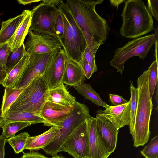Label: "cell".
<instances>
[{"mask_svg": "<svg viewBox=\"0 0 158 158\" xmlns=\"http://www.w3.org/2000/svg\"><path fill=\"white\" fill-rule=\"evenodd\" d=\"M87 119L70 135L63 144L60 152H66L74 158H88L89 150Z\"/></svg>", "mask_w": 158, "mask_h": 158, "instance_id": "8", "label": "cell"}, {"mask_svg": "<svg viewBox=\"0 0 158 158\" xmlns=\"http://www.w3.org/2000/svg\"><path fill=\"white\" fill-rule=\"evenodd\" d=\"M30 137L28 133L25 132L9 138L7 142L12 147L15 153L22 152L27 140Z\"/></svg>", "mask_w": 158, "mask_h": 158, "instance_id": "26", "label": "cell"}, {"mask_svg": "<svg viewBox=\"0 0 158 158\" xmlns=\"http://www.w3.org/2000/svg\"><path fill=\"white\" fill-rule=\"evenodd\" d=\"M41 1L40 0H18L17 1L19 4L23 5L29 4H30L37 2Z\"/></svg>", "mask_w": 158, "mask_h": 158, "instance_id": "42", "label": "cell"}, {"mask_svg": "<svg viewBox=\"0 0 158 158\" xmlns=\"http://www.w3.org/2000/svg\"><path fill=\"white\" fill-rule=\"evenodd\" d=\"M158 27L155 30V57L156 60L158 61L157 58V47H158Z\"/></svg>", "mask_w": 158, "mask_h": 158, "instance_id": "41", "label": "cell"}, {"mask_svg": "<svg viewBox=\"0 0 158 158\" xmlns=\"http://www.w3.org/2000/svg\"><path fill=\"white\" fill-rule=\"evenodd\" d=\"M30 54L26 53L22 59L16 65L6 72V77L2 84L6 88L14 87L27 65Z\"/></svg>", "mask_w": 158, "mask_h": 158, "instance_id": "21", "label": "cell"}, {"mask_svg": "<svg viewBox=\"0 0 158 158\" xmlns=\"http://www.w3.org/2000/svg\"><path fill=\"white\" fill-rule=\"evenodd\" d=\"M7 139L2 134L0 135V158H5V146Z\"/></svg>", "mask_w": 158, "mask_h": 158, "instance_id": "38", "label": "cell"}, {"mask_svg": "<svg viewBox=\"0 0 158 158\" xmlns=\"http://www.w3.org/2000/svg\"><path fill=\"white\" fill-rule=\"evenodd\" d=\"M109 98L112 106L122 105L128 102V101L125 99L122 96L117 95L110 94Z\"/></svg>", "mask_w": 158, "mask_h": 158, "instance_id": "36", "label": "cell"}, {"mask_svg": "<svg viewBox=\"0 0 158 158\" xmlns=\"http://www.w3.org/2000/svg\"><path fill=\"white\" fill-rule=\"evenodd\" d=\"M78 63L81 67L85 76L87 79H89L94 73L91 65L82 58Z\"/></svg>", "mask_w": 158, "mask_h": 158, "instance_id": "34", "label": "cell"}, {"mask_svg": "<svg viewBox=\"0 0 158 158\" xmlns=\"http://www.w3.org/2000/svg\"><path fill=\"white\" fill-rule=\"evenodd\" d=\"M147 10L152 16L158 20V0H147Z\"/></svg>", "mask_w": 158, "mask_h": 158, "instance_id": "33", "label": "cell"}, {"mask_svg": "<svg viewBox=\"0 0 158 158\" xmlns=\"http://www.w3.org/2000/svg\"><path fill=\"white\" fill-rule=\"evenodd\" d=\"M149 70L148 86L150 96L152 99L155 87L157 83L158 61L155 60L148 69Z\"/></svg>", "mask_w": 158, "mask_h": 158, "instance_id": "29", "label": "cell"}, {"mask_svg": "<svg viewBox=\"0 0 158 158\" xmlns=\"http://www.w3.org/2000/svg\"><path fill=\"white\" fill-rule=\"evenodd\" d=\"M28 10H25L18 15L2 22L0 30V45L9 42Z\"/></svg>", "mask_w": 158, "mask_h": 158, "instance_id": "19", "label": "cell"}, {"mask_svg": "<svg viewBox=\"0 0 158 158\" xmlns=\"http://www.w3.org/2000/svg\"><path fill=\"white\" fill-rule=\"evenodd\" d=\"M28 37L24 46L30 54H43L62 48L58 39L49 34L33 31L28 32Z\"/></svg>", "mask_w": 158, "mask_h": 158, "instance_id": "10", "label": "cell"}, {"mask_svg": "<svg viewBox=\"0 0 158 158\" xmlns=\"http://www.w3.org/2000/svg\"><path fill=\"white\" fill-rule=\"evenodd\" d=\"M85 80L83 71L78 63L68 58L61 83L73 87Z\"/></svg>", "mask_w": 158, "mask_h": 158, "instance_id": "16", "label": "cell"}, {"mask_svg": "<svg viewBox=\"0 0 158 158\" xmlns=\"http://www.w3.org/2000/svg\"><path fill=\"white\" fill-rule=\"evenodd\" d=\"M59 49L47 53L30 54L28 64L14 87L19 88L24 87L36 77L42 76Z\"/></svg>", "mask_w": 158, "mask_h": 158, "instance_id": "9", "label": "cell"}, {"mask_svg": "<svg viewBox=\"0 0 158 158\" xmlns=\"http://www.w3.org/2000/svg\"><path fill=\"white\" fill-rule=\"evenodd\" d=\"M103 0H67L65 3L82 31L89 49L96 52L107 40L110 29L106 20L96 12Z\"/></svg>", "mask_w": 158, "mask_h": 158, "instance_id": "1", "label": "cell"}, {"mask_svg": "<svg viewBox=\"0 0 158 158\" xmlns=\"http://www.w3.org/2000/svg\"><path fill=\"white\" fill-rule=\"evenodd\" d=\"M107 118L118 129L129 125L130 121V101L117 106L108 105L104 110L97 111Z\"/></svg>", "mask_w": 158, "mask_h": 158, "instance_id": "15", "label": "cell"}, {"mask_svg": "<svg viewBox=\"0 0 158 158\" xmlns=\"http://www.w3.org/2000/svg\"><path fill=\"white\" fill-rule=\"evenodd\" d=\"M6 75L5 68L0 64V84H2Z\"/></svg>", "mask_w": 158, "mask_h": 158, "instance_id": "39", "label": "cell"}, {"mask_svg": "<svg viewBox=\"0 0 158 158\" xmlns=\"http://www.w3.org/2000/svg\"><path fill=\"white\" fill-rule=\"evenodd\" d=\"M62 16L64 31L59 39L67 58L78 63L87 46L84 35L65 3L58 7Z\"/></svg>", "mask_w": 158, "mask_h": 158, "instance_id": "4", "label": "cell"}, {"mask_svg": "<svg viewBox=\"0 0 158 158\" xmlns=\"http://www.w3.org/2000/svg\"><path fill=\"white\" fill-rule=\"evenodd\" d=\"M26 53L24 44L10 52L7 58L6 67V72L16 65Z\"/></svg>", "mask_w": 158, "mask_h": 158, "instance_id": "27", "label": "cell"}, {"mask_svg": "<svg viewBox=\"0 0 158 158\" xmlns=\"http://www.w3.org/2000/svg\"><path fill=\"white\" fill-rule=\"evenodd\" d=\"M96 52L90 50L87 46L82 58L84 59L92 67L94 72L97 70V66L95 60V56Z\"/></svg>", "mask_w": 158, "mask_h": 158, "instance_id": "32", "label": "cell"}, {"mask_svg": "<svg viewBox=\"0 0 158 158\" xmlns=\"http://www.w3.org/2000/svg\"><path fill=\"white\" fill-rule=\"evenodd\" d=\"M67 59L63 49L60 48L48 65L42 77L49 89L55 88L62 83Z\"/></svg>", "mask_w": 158, "mask_h": 158, "instance_id": "12", "label": "cell"}, {"mask_svg": "<svg viewBox=\"0 0 158 158\" xmlns=\"http://www.w3.org/2000/svg\"><path fill=\"white\" fill-rule=\"evenodd\" d=\"M31 11V16L29 31L44 33L57 38L54 27L56 19L60 14L58 8L41 2Z\"/></svg>", "mask_w": 158, "mask_h": 158, "instance_id": "7", "label": "cell"}, {"mask_svg": "<svg viewBox=\"0 0 158 158\" xmlns=\"http://www.w3.org/2000/svg\"><path fill=\"white\" fill-rule=\"evenodd\" d=\"M48 90L42 76L36 77L27 85L9 110L2 116L12 113L22 112L39 114L47 100Z\"/></svg>", "mask_w": 158, "mask_h": 158, "instance_id": "5", "label": "cell"}, {"mask_svg": "<svg viewBox=\"0 0 158 158\" xmlns=\"http://www.w3.org/2000/svg\"><path fill=\"white\" fill-rule=\"evenodd\" d=\"M121 16L122 22L120 35L125 38H135L154 29L152 17L141 0L125 1Z\"/></svg>", "mask_w": 158, "mask_h": 158, "instance_id": "3", "label": "cell"}, {"mask_svg": "<svg viewBox=\"0 0 158 158\" xmlns=\"http://www.w3.org/2000/svg\"><path fill=\"white\" fill-rule=\"evenodd\" d=\"M74 108V106H65L46 101L39 115L44 120V125L60 128L71 114Z\"/></svg>", "mask_w": 158, "mask_h": 158, "instance_id": "11", "label": "cell"}, {"mask_svg": "<svg viewBox=\"0 0 158 158\" xmlns=\"http://www.w3.org/2000/svg\"><path fill=\"white\" fill-rule=\"evenodd\" d=\"M47 101L65 106H73L77 102L62 83L48 90Z\"/></svg>", "mask_w": 158, "mask_h": 158, "instance_id": "18", "label": "cell"}, {"mask_svg": "<svg viewBox=\"0 0 158 158\" xmlns=\"http://www.w3.org/2000/svg\"><path fill=\"white\" fill-rule=\"evenodd\" d=\"M54 28L57 38L59 40L62 37L64 31L63 23L61 14L56 19Z\"/></svg>", "mask_w": 158, "mask_h": 158, "instance_id": "35", "label": "cell"}, {"mask_svg": "<svg viewBox=\"0 0 158 158\" xmlns=\"http://www.w3.org/2000/svg\"><path fill=\"white\" fill-rule=\"evenodd\" d=\"M52 158H66L62 156V155H57L53 156V157Z\"/></svg>", "mask_w": 158, "mask_h": 158, "instance_id": "44", "label": "cell"}, {"mask_svg": "<svg viewBox=\"0 0 158 158\" xmlns=\"http://www.w3.org/2000/svg\"><path fill=\"white\" fill-rule=\"evenodd\" d=\"M41 1L42 3L55 6L60 5L63 2V0H44Z\"/></svg>", "mask_w": 158, "mask_h": 158, "instance_id": "40", "label": "cell"}, {"mask_svg": "<svg viewBox=\"0 0 158 158\" xmlns=\"http://www.w3.org/2000/svg\"><path fill=\"white\" fill-rule=\"evenodd\" d=\"M130 121L129 125L130 133L132 135L137 110L138 98V90L133 85V82L130 81Z\"/></svg>", "mask_w": 158, "mask_h": 158, "instance_id": "25", "label": "cell"}, {"mask_svg": "<svg viewBox=\"0 0 158 158\" xmlns=\"http://www.w3.org/2000/svg\"><path fill=\"white\" fill-rule=\"evenodd\" d=\"M29 123L24 122H12L2 126L1 128L3 130L2 134L6 139L15 135L16 133L21 130L30 126Z\"/></svg>", "mask_w": 158, "mask_h": 158, "instance_id": "28", "label": "cell"}, {"mask_svg": "<svg viewBox=\"0 0 158 158\" xmlns=\"http://www.w3.org/2000/svg\"><path fill=\"white\" fill-rule=\"evenodd\" d=\"M149 70L145 71L137 80L138 98L133 133L135 147L143 146L148 142L150 134L149 124L153 104L148 86Z\"/></svg>", "mask_w": 158, "mask_h": 158, "instance_id": "2", "label": "cell"}, {"mask_svg": "<svg viewBox=\"0 0 158 158\" xmlns=\"http://www.w3.org/2000/svg\"><path fill=\"white\" fill-rule=\"evenodd\" d=\"M60 130V128L52 127L43 133L35 136L30 137L24 147V150L30 151L43 149L53 140Z\"/></svg>", "mask_w": 158, "mask_h": 158, "instance_id": "17", "label": "cell"}, {"mask_svg": "<svg viewBox=\"0 0 158 158\" xmlns=\"http://www.w3.org/2000/svg\"><path fill=\"white\" fill-rule=\"evenodd\" d=\"M95 118L98 133L110 154L116 149L119 129L107 118L99 113H97Z\"/></svg>", "mask_w": 158, "mask_h": 158, "instance_id": "13", "label": "cell"}, {"mask_svg": "<svg viewBox=\"0 0 158 158\" xmlns=\"http://www.w3.org/2000/svg\"><path fill=\"white\" fill-rule=\"evenodd\" d=\"M123 0H110V3L111 5L114 7H118L121 4Z\"/></svg>", "mask_w": 158, "mask_h": 158, "instance_id": "43", "label": "cell"}, {"mask_svg": "<svg viewBox=\"0 0 158 158\" xmlns=\"http://www.w3.org/2000/svg\"><path fill=\"white\" fill-rule=\"evenodd\" d=\"M140 152L145 158H158V135L153 138Z\"/></svg>", "mask_w": 158, "mask_h": 158, "instance_id": "30", "label": "cell"}, {"mask_svg": "<svg viewBox=\"0 0 158 158\" xmlns=\"http://www.w3.org/2000/svg\"><path fill=\"white\" fill-rule=\"evenodd\" d=\"M155 39L154 34L135 38L117 48L110 63V65L121 75L124 70V63L128 59L136 56L142 60L145 59L155 44Z\"/></svg>", "mask_w": 158, "mask_h": 158, "instance_id": "6", "label": "cell"}, {"mask_svg": "<svg viewBox=\"0 0 158 158\" xmlns=\"http://www.w3.org/2000/svg\"><path fill=\"white\" fill-rule=\"evenodd\" d=\"M27 85L19 88L15 87L5 88L0 109V116H3L8 111L11 106L15 101Z\"/></svg>", "mask_w": 158, "mask_h": 158, "instance_id": "24", "label": "cell"}, {"mask_svg": "<svg viewBox=\"0 0 158 158\" xmlns=\"http://www.w3.org/2000/svg\"><path fill=\"white\" fill-rule=\"evenodd\" d=\"M87 121L89 150L88 158H108L110 154L98 133L95 118L91 117Z\"/></svg>", "mask_w": 158, "mask_h": 158, "instance_id": "14", "label": "cell"}, {"mask_svg": "<svg viewBox=\"0 0 158 158\" xmlns=\"http://www.w3.org/2000/svg\"><path fill=\"white\" fill-rule=\"evenodd\" d=\"M21 158H52L47 157L38 152L30 151L29 152L24 153Z\"/></svg>", "mask_w": 158, "mask_h": 158, "instance_id": "37", "label": "cell"}, {"mask_svg": "<svg viewBox=\"0 0 158 158\" xmlns=\"http://www.w3.org/2000/svg\"><path fill=\"white\" fill-rule=\"evenodd\" d=\"M73 87L85 99L91 101L97 105L105 108L109 105L101 99L99 94L92 88L90 84L83 82Z\"/></svg>", "mask_w": 158, "mask_h": 158, "instance_id": "23", "label": "cell"}, {"mask_svg": "<svg viewBox=\"0 0 158 158\" xmlns=\"http://www.w3.org/2000/svg\"><path fill=\"white\" fill-rule=\"evenodd\" d=\"M11 48L9 43L0 45V64L5 68Z\"/></svg>", "mask_w": 158, "mask_h": 158, "instance_id": "31", "label": "cell"}, {"mask_svg": "<svg viewBox=\"0 0 158 158\" xmlns=\"http://www.w3.org/2000/svg\"><path fill=\"white\" fill-rule=\"evenodd\" d=\"M31 16V11L28 10L27 15L8 42L11 51L24 44L25 38L29 32Z\"/></svg>", "mask_w": 158, "mask_h": 158, "instance_id": "22", "label": "cell"}, {"mask_svg": "<svg viewBox=\"0 0 158 158\" xmlns=\"http://www.w3.org/2000/svg\"><path fill=\"white\" fill-rule=\"evenodd\" d=\"M24 122L34 124L44 123V119L37 114L28 112L12 113L0 116V127L12 122Z\"/></svg>", "mask_w": 158, "mask_h": 158, "instance_id": "20", "label": "cell"}]
</instances>
